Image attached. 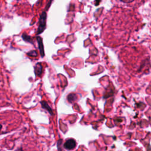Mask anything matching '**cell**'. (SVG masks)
<instances>
[{
  "mask_svg": "<svg viewBox=\"0 0 151 151\" xmlns=\"http://www.w3.org/2000/svg\"><path fill=\"white\" fill-rule=\"evenodd\" d=\"M46 18H47L46 13L44 11L41 14V16L39 19L38 27L37 31V34H40L44 31L46 27Z\"/></svg>",
  "mask_w": 151,
  "mask_h": 151,
  "instance_id": "obj_1",
  "label": "cell"
},
{
  "mask_svg": "<svg viewBox=\"0 0 151 151\" xmlns=\"http://www.w3.org/2000/svg\"><path fill=\"white\" fill-rule=\"evenodd\" d=\"M63 146L67 150H73L76 146V140L74 139H68L65 142Z\"/></svg>",
  "mask_w": 151,
  "mask_h": 151,
  "instance_id": "obj_2",
  "label": "cell"
},
{
  "mask_svg": "<svg viewBox=\"0 0 151 151\" xmlns=\"http://www.w3.org/2000/svg\"><path fill=\"white\" fill-rule=\"evenodd\" d=\"M37 40L38 42V48L40 52L41 56L43 57L45 55L44 54V45L42 43V39L40 37H37Z\"/></svg>",
  "mask_w": 151,
  "mask_h": 151,
  "instance_id": "obj_3",
  "label": "cell"
},
{
  "mask_svg": "<svg viewBox=\"0 0 151 151\" xmlns=\"http://www.w3.org/2000/svg\"><path fill=\"white\" fill-rule=\"evenodd\" d=\"M41 106H42V107L44 109H45L46 110H47L49 113L52 115L53 114V112H52V109L51 108V107L49 106V104L45 101H41Z\"/></svg>",
  "mask_w": 151,
  "mask_h": 151,
  "instance_id": "obj_4",
  "label": "cell"
},
{
  "mask_svg": "<svg viewBox=\"0 0 151 151\" xmlns=\"http://www.w3.org/2000/svg\"><path fill=\"white\" fill-rule=\"evenodd\" d=\"M42 66L40 63H37L35 66V73L37 76H40L42 74Z\"/></svg>",
  "mask_w": 151,
  "mask_h": 151,
  "instance_id": "obj_5",
  "label": "cell"
},
{
  "mask_svg": "<svg viewBox=\"0 0 151 151\" xmlns=\"http://www.w3.org/2000/svg\"><path fill=\"white\" fill-rule=\"evenodd\" d=\"M22 39H23L25 41L30 42V43H31V44H33L32 38L30 36H29L28 35L26 34L25 33L22 34Z\"/></svg>",
  "mask_w": 151,
  "mask_h": 151,
  "instance_id": "obj_6",
  "label": "cell"
},
{
  "mask_svg": "<svg viewBox=\"0 0 151 151\" xmlns=\"http://www.w3.org/2000/svg\"><path fill=\"white\" fill-rule=\"evenodd\" d=\"M76 96L75 94H70L67 97L69 102H73L74 100H76Z\"/></svg>",
  "mask_w": 151,
  "mask_h": 151,
  "instance_id": "obj_7",
  "label": "cell"
},
{
  "mask_svg": "<svg viewBox=\"0 0 151 151\" xmlns=\"http://www.w3.org/2000/svg\"><path fill=\"white\" fill-rule=\"evenodd\" d=\"M27 54L28 56H30V57H37L38 55V53H37V52L35 50L31 51L28 52Z\"/></svg>",
  "mask_w": 151,
  "mask_h": 151,
  "instance_id": "obj_8",
  "label": "cell"
},
{
  "mask_svg": "<svg viewBox=\"0 0 151 151\" xmlns=\"http://www.w3.org/2000/svg\"><path fill=\"white\" fill-rule=\"evenodd\" d=\"M62 143V140L61 139H60L58 140L57 142V148H58V151H62L61 150V149L60 147V145Z\"/></svg>",
  "mask_w": 151,
  "mask_h": 151,
  "instance_id": "obj_9",
  "label": "cell"
},
{
  "mask_svg": "<svg viewBox=\"0 0 151 151\" xmlns=\"http://www.w3.org/2000/svg\"><path fill=\"white\" fill-rule=\"evenodd\" d=\"M14 151H24V150H23V149H22V147H19L17 148L16 150H15Z\"/></svg>",
  "mask_w": 151,
  "mask_h": 151,
  "instance_id": "obj_10",
  "label": "cell"
},
{
  "mask_svg": "<svg viewBox=\"0 0 151 151\" xmlns=\"http://www.w3.org/2000/svg\"><path fill=\"white\" fill-rule=\"evenodd\" d=\"M3 126L2 124L0 123V134H2V129Z\"/></svg>",
  "mask_w": 151,
  "mask_h": 151,
  "instance_id": "obj_11",
  "label": "cell"
}]
</instances>
